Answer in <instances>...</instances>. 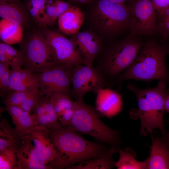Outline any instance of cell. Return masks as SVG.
Segmentation results:
<instances>
[{
	"label": "cell",
	"mask_w": 169,
	"mask_h": 169,
	"mask_svg": "<svg viewBox=\"0 0 169 169\" xmlns=\"http://www.w3.org/2000/svg\"><path fill=\"white\" fill-rule=\"evenodd\" d=\"M166 82L159 80L154 87L142 89L129 83L128 90L133 92L137 99L138 108L130 111V117L133 120L139 119L141 126L140 133L146 136L153 135V131L158 129L162 135L167 131L164 123V115L166 96Z\"/></svg>",
	"instance_id": "1"
},
{
	"label": "cell",
	"mask_w": 169,
	"mask_h": 169,
	"mask_svg": "<svg viewBox=\"0 0 169 169\" xmlns=\"http://www.w3.org/2000/svg\"><path fill=\"white\" fill-rule=\"evenodd\" d=\"M169 54V44L149 39L145 43L131 65L117 77L119 85L125 80L149 82L154 80L168 82L169 71L166 58Z\"/></svg>",
	"instance_id": "2"
},
{
	"label": "cell",
	"mask_w": 169,
	"mask_h": 169,
	"mask_svg": "<svg viewBox=\"0 0 169 169\" xmlns=\"http://www.w3.org/2000/svg\"><path fill=\"white\" fill-rule=\"evenodd\" d=\"M49 135L59 156L62 168L99 157L108 151L101 145L84 139L68 127L49 130Z\"/></svg>",
	"instance_id": "3"
},
{
	"label": "cell",
	"mask_w": 169,
	"mask_h": 169,
	"mask_svg": "<svg viewBox=\"0 0 169 169\" xmlns=\"http://www.w3.org/2000/svg\"><path fill=\"white\" fill-rule=\"evenodd\" d=\"M144 43L138 36H128L107 49L97 68L107 80L116 79L135 60Z\"/></svg>",
	"instance_id": "4"
},
{
	"label": "cell",
	"mask_w": 169,
	"mask_h": 169,
	"mask_svg": "<svg viewBox=\"0 0 169 169\" xmlns=\"http://www.w3.org/2000/svg\"><path fill=\"white\" fill-rule=\"evenodd\" d=\"M76 105L68 127L73 130L90 136L101 141L112 145L118 143V132L105 125L97 111L87 104L83 99L76 100Z\"/></svg>",
	"instance_id": "5"
},
{
	"label": "cell",
	"mask_w": 169,
	"mask_h": 169,
	"mask_svg": "<svg viewBox=\"0 0 169 169\" xmlns=\"http://www.w3.org/2000/svg\"><path fill=\"white\" fill-rule=\"evenodd\" d=\"M91 15L94 27L101 34L113 35L129 28L130 10L126 4L99 0Z\"/></svg>",
	"instance_id": "6"
},
{
	"label": "cell",
	"mask_w": 169,
	"mask_h": 169,
	"mask_svg": "<svg viewBox=\"0 0 169 169\" xmlns=\"http://www.w3.org/2000/svg\"><path fill=\"white\" fill-rule=\"evenodd\" d=\"M24 69L38 74L60 64L54 59L43 31L35 32L22 44L20 50Z\"/></svg>",
	"instance_id": "7"
},
{
	"label": "cell",
	"mask_w": 169,
	"mask_h": 169,
	"mask_svg": "<svg viewBox=\"0 0 169 169\" xmlns=\"http://www.w3.org/2000/svg\"><path fill=\"white\" fill-rule=\"evenodd\" d=\"M130 37L151 36L158 32L156 13L151 0H130Z\"/></svg>",
	"instance_id": "8"
},
{
	"label": "cell",
	"mask_w": 169,
	"mask_h": 169,
	"mask_svg": "<svg viewBox=\"0 0 169 169\" xmlns=\"http://www.w3.org/2000/svg\"><path fill=\"white\" fill-rule=\"evenodd\" d=\"M43 31L50 52L58 63L74 67L85 64L84 58L72 39L50 29Z\"/></svg>",
	"instance_id": "9"
},
{
	"label": "cell",
	"mask_w": 169,
	"mask_h": 169,
	"mask_svg": "<svg viewBox=\"0 0 169 169\" xmlns=\"http://www.w3.org/2000/svg\"><path fill=\"white\" fill-rule=\"evenodd\" d=\"M75 67L60 64L38 74V86L42 94L49 98L56 93L69 95L71 79Z\"/></svg>",
	"instance_id": "10"
},
{
	"label": "cell",
	"mask_w": 169,
	"mask_h": 169,
	"mask_svg": "<svg viewBox=\"0 0 169 169\" xmlns=\"http://www.w3.org/2000/svg\"><path fill=\"white\" fill-rule=\"evenodd\" d=\"M71 82V93L78 100L89 92L97 93L104 88L107 80L97 68L81 64L74 68Z\"/></svg>",
	"instance_id": "11"
},
{
	"label": "cell",
	"mask_w": 169,
	"mask_h": 169,
	"mask_svg": "<svg viewBox=\"0 0 169 169\" xmlns=\"http://www.w3.org/2000/svg\"><path fill=\"white\" fill-rule=\"evenodd\" d=\"M27 137L32 141L40 160L52 169H62L59 156L49 135L48 128L37 126L32 129Z\"/></svg>",
	"instance_id": "12"
},
{
	"label": "cell",
	"mask_w": 169,
	"mask_h": 169,
	"mask_svg": "<svg viewBox=\"0 0 169 169\" xmlns=\"http://www.w3.org/2000/svg\"><path fill=\"white\" fill-rule=\"evenodd\" d=\"M71 38L84 58V65L92 66L101 49V42L99 37L91 32L83 31L73 35Z\"/></svg>",
	"instance_id": "13"
},
{
	"label": "cell",
	"mask_w": 169,
	"mask_h": 169,
	"mask_svg": "<svg viewBox=\"0 0 169 169\" xmlns=\"http://www.w3.org/2000/svg\"><path fill=\"white\" fill-rule=\"evenodd\" d=\"M97 94L96 110L101 114L111 118L121 111L122 100L118 92L104 88L100 89Z\"/></svg>",
	"instance_id": "14"
},
{
	"label": "cell",
	"mask_w": 169,
	"mask_h": 169,
	"mask_svg": "<svg viewBox=\"0 0 169 169\" xmlns=\"http://www.w3.org/2000/svg\"><path fill=\"white\" fill-rule=\"evenodd\" d=\"M5 109L10 116L15 130L23 140L38 126L37 119L34 114L31 115L18 106L10 105L6 104Z\"/></svg>",
	"instance_id": "15"
},
{
	"label": "cell",
	"mask_w": 169,
	"mask_h": 169,
	"mask_svg": "<svg viewBox=\"0 0 169 169\" xmlns=\"http://www.w3.org/2000/svg\"><path fill=\"white\" fill-rule=\"evenodd\" d=\"M18 169H50L38 156L31 141L27 137L17 151Z\"/></svg>",
	"instance_id": "16"
},
{
	"label": "cell",
	"mask_w": 169,
	"mask_h": 169,
	"mask_svg": "<svg viewBox=\"0 0 169 169\" xmlns=\"http://www.w3.org/2000/svg\"><path fill=\"white\" fill-rule=\"evenodd\" d=\"M149 156L145 161V169H169V146L158 137L151 136Z\"/></svg>",
	"instance_id": "17"
},
{
	"label": "cell",
	"mask_w": 169,
	"mask_h": 169,
	"mask_svg": "<svg viewBox=\"0 0 169 169\" xmlns=\"http://www.w3.org/2000/svg\"><path fill=\"white\" fill-rule=\"evenodd\" d=\"M10 85L13 91H25L39 88L38 74L23 69H11Z\"/></svg>",
	"instance_id": "18"
},
{
	"label": "cell",
	"mask_w": 169,
	"mask_h": 169,
	"mask_svg": "<svg viewBox=\"0 0 169 169\" xmlns=\"http://www.w3.org/2000/svg\"><path fill=\"white\" fill-rule=\"evenodd\" d=\"M84 20V15L80 8L72 6L58 18L59 29L64 34L73 35L79 32Z\"/></svg>",
	"instance_id": "19"
},
{
	"label": "cell",
	"mask_w": 169,
	"mask_h": 169,
	"mask_svg": "<svg viewBox=\"0 0 169 169\" xmlns=\"http://www.w3.org/2000/svg\"><path fill=\"white\" fill-rule=\"evenodd\" d=\"M0 16L21 26L27 19L25 8L19 0H0Z\"/></svg>",
	"instance_id": "20"
},
{
	"label": "cell",
	"mask_w": 169,
	"mask_h": 169,
	"mask_svg": "<svg viewBox=\"0 0 169 169\" xmlns=\"http://www.w3.org/2000/svg\"><path fill=\"white\" fill-rule=\"evenodd\" d=\"M23 141L15 128L10 126L7 119H1L0 122V151L9 148L18 149Z\"/></svg>",
	"instance_id": "21"
},
{
	"label": "cell",
	"mask_w": 169,
	"mask_h": 169,
	"mask_svg": "<svg viewBox=\"0 0 169 169\" xmlns=\"http://www.w3.org/2000/svg\"><path fill=\"white\" fill-rule=\"evenodd\" d=\"M114 147L102 156L83 161L77 165H74L67 169H109L115 166V162L112 159L113 154L115 152Z\"/></svg>",
	"instance_id": "22"
},
{
	"label": "cell",
	"mask_w": 169,
	"mask_h": 169,
	"mask_svg": "<svg viewBox=\"0 0 169 169\" xmlns=\"http://www.w3.org/2000/svg\"><path fill=\"white\" fill-rule=\"evenodd\" d=\"M21 25L2 18L0 21V38L4 43L9 45L20 42L23 37Z\"/></svg>",
	"instance_id": "23"
},
{
	"label": "cell",
	"mask_w": 169,
	"mask_h": 169,
	"mask_svg": "<svg viewBox=\"0 0 169 169\" xmlns=\"http://www.w3.org/2000/svg\"><path fill=\"white\" fill-rule=\"evenodd\" d=\"M119 154L118 161L115 162V166L118 169H145L144 161H137L135 153L132 149L127 148L125 150L117 149Z\"/></svg>",
	"instance_id": "24"
},
{
	"label": "cell",
	"mask_w": 169,
	"mask_h": 169,
	"mask_svg": "<svg viewBox=\"0 0 169 169\" xmlns=\"http://www.w3.org/2000/svg\"><path fill=\"white\" fill-rule=\"evenodd\" d=\"M48 0H28L27 8L34 21L41 27L48 25L45 14L46 6Z\"/></svg>",
	"instance_id": "25"
},
{
	"label": "cell",
	"mask_w": 169,
	"mask_h": 169,
	"mask_svg": "<svg viewBox=\"0 0 169 169\" xmlns=\"http://www.w3.org/2000/svg\"><path fill=\"white\" fill-rule=\"evenodd\" d=\"M54 107L58 118L65 110L74 108L76 101L71 99L69 95L63 93H56L49 97Z\"/></svg>",
	"instance_id": "26"
},
{
	"label": "cell",
	"mask_w": 169,
	"mask_h": 169,
	"mask_svg": "<svg viewBox=\"0 0 169 169\" xmlns=\"http://www.w3.org/2000/svg\"><path fill=\"white\" fill-rule=\"evenodd\" d=\"M0 47L4 52L12 69H21L23 66V62L20 51L12 47L10 45L2 42L0 43Z\"/></svg>",
	"instance_id": "27"
},
{
	"label": "cell",
	"mask_w": 169,
	"mask_h": 169,
	"mask_svg": "<svg viewBox=\"0 0 169 169\" xmlns=\"http://www.w3.org/2000/svg\"><path fill=\"white\" fill-rule=\"evenodd\" d=\"M17 150L9 148L0 151V169H18Z\"/></svg>",
	"instance_id": "28"
},
{
	"label": "cell",
	"mask_w": 169,
	"mask_h": 169,
	"mask_svg": "<svg viewBox=\"0 0 169 169\" xmlns=\"http://www.w3.org/2000/svg\"><path fill=\"white\" fill-rule=\"evenodd\" d=\"M39 90V88L25 91H13L6 96L4 100L5 105L18 106L30 95Z\"/></svg>",
	"instance_id": "29"
},
{
	"label": "cell",
	"mask_w": 169,
	"mask_h": 169,
	"mask_svg": "<svg viewBox=\"0 0 169 169\" xmlns=\"http://www.w3.org/2000/svg\"><path fill=\"white\" fill-rule=\"evenodd\" d=\"M9 66L0 63V94L2 97L13 91L10 87Z\"/></svg>",
	"instance_id": "30"
},
{
	"label": "cell",
	"mask_w": 169,
	"mask_h": 169,
	"mask_svg": "<svg viewBox=\"0 0 169 169\" xmlns=\"http://www.w3.org/2000/svg\"><path fill=\"white\" fill-rule=\"evenodd\" d=\"M45 109L48 121V128L49 130L60 127L61 125L59 123L58 118L53 105L49 97L45 96Z\"/></svg>",
	"instance_id": "31"
},
{
	"label": "cell",
	"mask_w": 169,
	"mask_h": 169,
	"mask_svg": "<svg viewBox=\"0 0 169 169\" xmlns=\"http://www.w3.org/2000/svg\"><path fill=\"white\" fill-rule=\"evenodd\" d=\"M43 95L39 91L30 95L18 106L22 110L31 113L38 101Z\"/></svg>",
	"instance_id": "32"
},
{
	"label": "cell",
	"mask_w": 169,
	"mask_h": 169,
	"mask_svg": "<svg viewBox=\"0 0 169 169\" xmlns=\"http://www.w3.org/2000/svg\"><path fill=\"white\" fill-rule=\"evenodd\" d=\"M48 25L53 24L56 21V10L54 0H48L45 8Z\"/></svg>",
	"instance_id": "33"
},
{
	"label": "cell",
	"mask_w": 169,
	"mask_h": 169,
	"mask_svg": "<svg viewBox=\"0 0 169 169\" xmlns=\"http://www.w3.org/2000/svg\"><path fill=\"white\" fill-rule=\"evenodd\" d=\"M75 107L64 111L58 118L61 126L67 127L69 125L72 120Z\"/></svg>",
	"instance_id": "34"
},
{
	"label": "cell",
	"mask_w": 169,
	"mask_h": 169,
	"mask_svg": "<svg viewBox=\"0 0 169 169\" xmlns=\"http://www.w3.org/2000/svg\"><path fill=\"white\" fill-rule=\"evenodd\" d=\"M158 32L161 36V42H168L169 38V20L164 23L157 25Z\"/></svg>",
	"instance_id": "35"
},
{
	"label": "cell",
	"mask_w": 169,
	"mask_h": 169,
	"mask_svg": "<svg viewBox=\"0 0 169 169\" xmlns=\"http://www.w3.org/2000/svg\"><path fill=\"white\" fill-rule=\"evenodd\" d=\"M156 13L157 25L164 23L169 20V7Z\"/></svg>",
	"instance_id": "36"
},
{
	"label": "cell",
	"mask_w": 169,
	"mask_h": 169,
	"mask_svg": "<svg viewBox=\"0 0 169 169\" xmlns=\"http://www.w3.org/2000/svg\"><path fill=\"white\" fill-rule=\"evenodd\" d=\"M156 13L169 7V0H151Z\"/></svg>",
	"instance_id": "37"
},
{
	"label": "cell",
	"mask_w": 169,
	"mask_h": 169,
	"mask_svg": "<svg viewBox=\"0 0 169 169\" xmlns=\"http://www.w3.org/2000/svg\"><path fill=\"white\" fill-rule=\"evenodd\" d=\"M38 126L48 128V119L46 114L41 115L37 118Z\"/></svg>",
	"instance_id": "38"
},
{
	"label": "cell",
	"mask_w": 169,
	"mask_h": 169,
	"mask_svg": "<svg viewBox=\"0 0 169 169\" xmlns=\"http://www.w3.org/2000/svg\"><path fill=\"white\" fill-rule=\"evenodd\" d=\"M0 63L10 66L5 54L3 49L1 47H0Z\"/></svg>",
	"instance_id": "39"
},
{
	"label": "cell",
	"mask_w": 169,
	"mask_h": 169,
	"mask_svg": "<svg viewBox=\"0 0 169 169\" xmlns=\"http://www.w3.org/2000/svg\"><path fill=\"white\" fill-rule=\"evenodd\" d=\"M161 141L165 143L169 146V131H166L162 136L159 137Z\"/></svg>",
	"instance_id": "40"
},
{
	"label": "cell",
	"mask_w": 169,
	"mask_h": 169,
	"mask_svg": "<svg viewBox=\"0 0 169 169\" xmlns=\"http://www.w3.org/2000/svg\"><path fill=\"white\" fill-rule=\"evenodd\" d=\"M165 111L169 113V88L166 90V93L165 105Z\"/></svg>",
	"instance_id": "41"
},
{
	"label": "cell",
	"mask_w": 169,
	"mask_h": 169,
	"mask_svg": "<svg viewBox=\"0 0 169 169\" xmlns=\"http://www.w3.org/2000/svg\"><path fill=\"white\" fill-rule=\"evenodd\" d=\"M110 1L121 4H126V3L128 2L130 0H108Z\"/></svg>",
	"instance_id": "42"
},
{
	"label": "cell",
	"mask_w": 169,
	"mask_h": 169,
	"mask_svg": "<svg viewBox=\"0 0 169 169\" xmlns=\"http://www.w3.org/2000/svg\"><path fill=\"white\" fill-rule=\"evenodd\" d=\"M92 0H76V1L81 3H89Z\"/></svg>",
	"instance_id": "43"
},
{
	"label": "cell",
	"mask_w": 169,
	"mask_h": 169,
	"mask_svg": "<svg viewBox=\"0 0 169 169\" xmlns=\"http://www.w3.org/2000/svg\"><path fill=\"white\" fill-rule=\"evenodd\" d=\"M70 1H72V2H77L76 1V0H70Z\"/></svg>",
	"instance_id": "44"
},
{
	"label": "cell",
	"mask_w": 169,
	"mask_h": 169,
	"mask_svg": "<svg viewBox=\"0 0 169 169\" xmlns=\"http://www.w3.org/2000/svg\"><path fill=\"white\" fill-rule=\"evenodd\" d=\"M168 82H169V80H168Z\"/></svg>",
	"instance_id": "45"
}]
</instances>
